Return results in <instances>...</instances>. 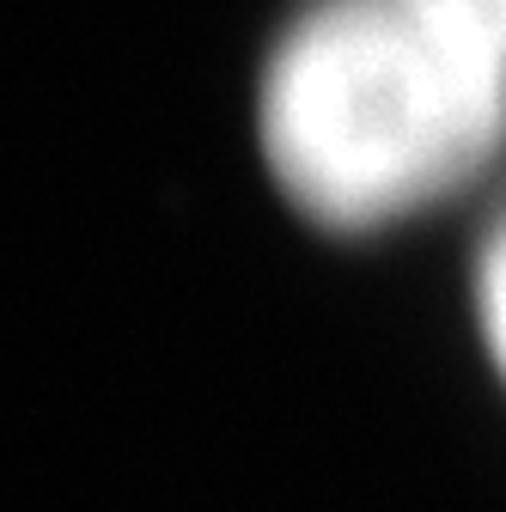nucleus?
<instances>
[{"label":"nucleus","mask_w":506,"mask_h":512,"mask_svg":"<svg viewBox=\"0 0 506 512\" xmlns=\"http://www.w3.org/2000/svg\"><path fill=\"white\" fill-rule=\"evenodd\" d=\"M257 141L311 226L378 232L500 153L506 74L421 0H318L269 55Z\"/></svg>","instance_id":"obj_1"},{"label":"nucleus","mask_w":506,"mask_h":512,"mask_svg":"<svg viewBox=\"0 0 506 512\" xmlns=\"http://www.w3.org/2000/svg\"><path fill=\"white\" fill-rule=\"evenodd\" d=\"M476 317H482V342L506 378V226L494 232V244L482 250V269H476Z\"/></svg>","instance_id":"obj_3"},{"label":"nucleus","mask_w":506,"mask_h":512,"mask_svg":"<svg viewBox=\"0 0 506 512\" xmlns=\"http://www.w3.org/2000/svg\"><path fill=\"white\" fill-rule=\"evenodd\" d=\"M433 19H446L476 55H488L506 74V0H421Z\"/></svg>","instance_id":"obj_2"}]
</instances>
